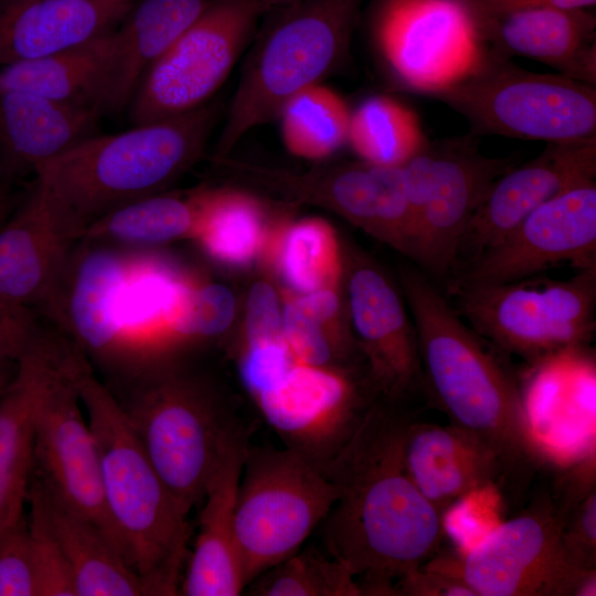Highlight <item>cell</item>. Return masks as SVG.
<instances>
[{
	"mask_svg": "<svg viewBox=\"0 0 596 596\" xmlns=\"http://www.w3.org/2000/svg\"><path fill=\"white\" fill-rule=\"evenodd\" d=\"M409 422L387 400L372 402L324 468L338 491L321 523L324 550L354 576L361 595H394V583L430 560L444 539L443 514L405 468Z\"/></svg>",
	"mask_w": 596,
	"mask_h": 596,
	"instance_id": "obj_1",
	"label": "cell"
},
{
	"mask_svg": "<svg viewBox=\"0 0 596 596\" xmlns=\"http://www.w3.org/2000/svg\"><path fill=\"white\" fill-rule=\"evenodd\" d=\"M402 283L416 329L423 386L451 424L498 449L507 481L526 480L543 456L502 351L468 326L423 273L406 269Z\"/></svg>",
	"mask_w": 596,
	"mask_h": 596,
	"instance_id": "obj_2",
	"label": "cell"
},
{
	"mask_svg": "<svg viewBox=\"0 0 596 596\" xmlns=\"http://www.w3.org/2000/svg\"><path fill=\"white\" fill-rule=\"evenodd\" d=\"M74 379L96 441L103 497L124 558L148 595H179L189 555L188 515L83 352Z\"/></svg>",
	"mask_w": 596,
	"mask_h": 596,
	"instance_id": "obj_3",
	"label": "cell"
},
{
	"mask_svg": "<svg viewBox=\"0 0 596 596\" xmlns=\"http://www.w3.org/2000/svg\"><path fill=\"white\" fill-rule=\"evenodd\" d=\"M216 104L111 135H92L42 167L40 179L85 230L105 214L161 190L202 155Z\"/></svg>",
	"mask_w": 596,
	"mask_h": 596,
	"instance_id": "obj_4",
	"label": "cell"
},
{
	"mask_svg": "<svg viewBox=\"0 0 596 596\" xmlns=\"http://www.w3.org/2000/svg\"><path fill=\"white\" fill-rule=\"evenodd\" d=\"M110 390L185 515L201 504L223 446L238 425L213 391L169 360L114 377Z\"/></svg>",
	"mask_w": 596,
	"mask_h": 596,
	"instance_id": "obj_5",
	"label": "cell"
},
{
	"mask_svg": "<svg viewBox=\"0 0 596 596\" xmlns=\"http://www.w3.org/2000/svg\"><path fill=\"white\" fill-rule=\"evenodd\" d=\"M361 1L298 0L280 7L245 61L219 136V157L342 65Z\"/></svg>",
	"mask_w": 596,
	"mask_h": 596,
	"instance_id": "obj_6",
	"label": "cell"
},
{
	"mask_svg": "<svg viewBox=\"0 0 596 596\" xmlns=\"http://www.w3.org/2000/svg\"><path fill=\"white\" fill-rule=\"evenodd\" d=\"M23 349L34 380L32 476L95 524L124 558L103 497L96 441L74 379L82 350L61 328L42 319L33 323Z\"/></svg>",
	"mask_w": 596,
	"mask_h": 596,
	"instance_id": "obj_7",
	"label": "cell"
},
{
	"mask_svg": "<svg viewBox=\"0 0 596 596\" xmlns=\"http://www.w3.org/2000/svg\"><path fill=\"white\" fill-rule=\"evenodd\" d=\"M477 134L571 142L596 138V85L535 73L485 49L464 77L430 95Z\"/></svg>",
	"mask_w": 596,
	"mask_h": 596,
	"instance_id": "obj_8",
	"label": "cell"
},
{
	"mask_svg": "<svg viewBox=\"0 0 596 596\" xmlns=\"http://www.w3.org/2000/svg\"><path fill=\"white\" fill-rule=\"evenodd\" d=\"M457 312L488 342L538 364L583 348L595 331L596 266L570 279L453 284Z\"/></svg>",
	"mask_w": 596,
	"mask_h": 596,
	"instance_id": "obj_9",
	"label": "cell"
},
{
	"mask_svg": "<svg viewBox=\"0 0 596 596\" xmlns=\"http://www.w3.org/2000/svg\"><path fill=\"white\" fill-rule=\"evenodd\" d=\"M565 514L553 494H538L470 549L438 551L422 566L457 577L475 596H595L596 571H577L563 552Z\"/></svg>",
	"mask_w": 596,
	"mask_h": 596,
	"instance_id": "obj_10",
	"label": "cell"
},
{
	"mask_svg": "<svg viewBox=\"0 0 596 596\" xmlns=\"http://www.w3.org/2000/svg\"><path fill=\"white\" fill-rule=\"evenodd\" d=\"M324 470L285 447H248L236 501L235 535L246 586L299 551L337 498Z\"/></svg>",
	"mask_w": 596,
	"mask_h": 596,
	"instance_id": "obj_11",
	"label": "cell"
},
{
	"mask_svg": "<svg viewBox=\"0 0 596 596\" xmlns=\"http://www.w3.org/2000/svg\"><path fill=\"white\" fill-rule=\"evenodd\" d=\"M269 9L264 0H213L145 73L127 107L130 124L171 118L207 104Z\"/></svg>",
	"mask_w": 596,
	"mask_h": 596,
	"instance_id": "obj_12",
	"label": "cell"
},
{
	"mask_svg": "<svg viewBox=\"0 0 596 596\" xmlns=\"http://www.w3.org/2000/svg\"><path fill=\"white\" fill-rule=\"evenodd\" d=\"M83 235L68 207L34 178L22 204L0 226V316L53 322Z\"/></svg>",
	"mask_w": 596,
	"mask_h": 596,
	"instance_id": "obj_13",
	"label": "cell"
},
{
	"mask_svg": "<svg viewBox=\"0 0 596 596\" xmlns=\"http://www.w3.org/2000/svg\"><path fill=\"white\" fill-rule=\"evenodd\" d=\"M376 40L396 78L426 95L464 77L485 52L465 0L382 2Z\"/></svg>",
	"mask_w": 596,
	"mask_h": 596,
	"instance_id": "obj_14",
	"label": "cell"
},
{
	"mask_svg": "<svg viewBox=\"0 0 596 596\" xmlns=\"http://www.w3.org/2000/svg\"><path fill=\"white\" fill-rule=\"evenodd\" d=\"M562 263L596 266V181L562 191L531 212L493 246L459 266L453 284H502Z\"/></svg>",
	"mask_w": 596,
	"mask_h": 596,
	"instance_id": "obj_15",
	"label": "cell"
},
{
	"mask_svg": "<svg viewBox=\"0 0 596 596\" xmlns=\"http://www.w3.org/2000/svg\"><path fill=\"white\" fill-rule=\"evenodd\" d=\"M434 147L435 161L409 256L422 269L446 276L456 269L459 241L491 184L517 163L512 157L481 153L477 135L441 140Z\"/></svg>",
	"mask_w": 596,
	"mask_h": 596,
	"instance_id": "obj_16",
	"label": "cell"
},
{
	"mask_svg": "<svg viewBox=\"0 0 596 596\" xmlns=\"http://www.w3.org/2000/svg\"><path fill=\"white\" fill-rule=\"evenodd\" d=\"M595 175L596 138L551 142L533 159L515 164L491 184L468 222L456 269L501 241L540 205Z\"/></svg>",
	"mask_w": 596,
	"mask_h": 596,
	"instance_id": "obj_17",
	"label": "cell"
},
{
	"mask_svg": "<svg viewBox=\"0 0 596 596\" xmlns=\"http://www.w3.org/2000/svg\"><path fill=\"white\" fill-rule=\"evenodd\" d=\"M348 292L352 323L375 391L396 402L423 386L416 329L389 278L371 262L358 258Z\"/></svg>",
	"mask_w": 596,
	"mask_h": 596,
	"instance_id": "obj_18",
	"label": "cell"
},
{
	"mask_svg": "<svg viewBox=\"0 0 596 596\" xmlns=\"http://www.w3.org/2000/svg\"><path fill=\"white\" fill-rule=\"evenodd\" d=\"M248 443L237 425L226 439L201 502L199 531L179 595L237 596L246 587L235 535L238 486Z\"/></svg>",
	"mask_w": 596,
	"mask_h": 596,
	"instance_id": "obj_19",
	"label": "cell"
},
{
	"mask_svg": "<svg viewBox=\"0 0 596 596\" xmlns=\"http://www.w3.org/2000/svg\"><path fill=\"white\" fill-rule=\"evenodd\" d=\"M472 18L488 51L536 60L596 85V18L586 9L536 8Z\"/></svg>",
	"mask_w": 596,
	"mask_h": 596,
	"instance_id": "obj_20",
	"label": "cell"
},
{
	"mask_svg": "<svg viewBox=\"0 0 596 596\" xmlns=\"http://www.w3.org/2000/svg\"><path fill=\"white\" fill-rule=\"evenodd\" d=\"M407 473L443 515L467 494L507 481L504 461L483 437L461 426L409 422L403 439Z\"/></svg>",
	"mask_w": 596,
	"mask_h": 596,
	"instance_id": "obj_21",
	"label": "cell"
},
{
	"mask_svg": "<svg viewBox=\"0 0 596 596\" xmlns=\"http://www.w3.org/2000/svg\"><path fill=\"white\" fill-rule=\"evenodd\" d=\"M94 106L24 92L0 93V181L32 173L95 134Z\"/></svg>",
	"mask_w": 596,
	"mask_h": 596,
	"instance_id": "obj_22",
	"label": "cell"
},
{
	"mask_svg": "<svg viewBox=\"0 0 596 596\" xmlns=\"http://www.w3.org/2000/svg\"><path fill=\"white\" fill-rule=\"evenodd\" d=\"M213 0H142L113 30L111 52L99 109H127L148 68L203 13Z\"/></svg>",
	"mask_w": 596,
	"mask_h": 596,
	"instance_id": "obj_23",
	"label": "cell"
},
{
	"mask_svg": "<svg viewBox=\"0 0 596 596\" xmlns=\"http://www.w3.org/2000/svg\"><path fill=\"white\" fill-rule=\"evenodd\" d=\"M124 17L104 0H0V68L76 46Z\"/></svg>",
	"mask_w": 596,
	"mask_h": 596,
	"instance_id": "obj_24",
	"label": "cell"
},
{
	"mask_svg": "<svg viewBox=\"0 0 596 596\" xmlns=\"http://www.w3.org/2000/svg\"><path fill=\"white\" fill-rule=\"evenodd\" d=\"M41 510L72 570L77 596H143L139 576L102 531L31 475L28 500Z\"/></svg>",
	"mask_w": 596,
	"mask_h": 596,
	"instance_id": "obj_25",
	"label": "cell"
},
{
	"mask_svg": "<svg viewBox=\"0 0 596 596\" xmlns=\"http://www.w3.org/2000/svg\"><path fill=\"white\" fill-rule=\"evenodd\" d=\"M111 43L113 29L51 55L7 65L0 68V93L24 92L100 111Z\"/></svg>",
	"mask_w": 596,
	"mask_h": 596,
	"instance_id": "obj_26",
	"label": "cell"
},
{
	"mask_svg": "<svg viewBox=\"0 0 596 596\" xmlns=\"http://www.w3.org/2000/svg\"><path fill=\"white\" fill-rule=\"evenodd\" d=\"M206 189L156 193L120 206L87 226L82 241L139 249L193 236Z\"/></svg>",
	"mask_w": 596,
	"mask_h": 596,
	"instance_id": "obj_27",
	"label": "cell"
},
{
	"mask_svg": "<svg viewBox=\"0 0 596 596\" xmlns=\"http://www.w3.org/2000/svg\"><path fill=\"white\" fill-rule=\"evenodd\" d=\"M17 361L15 376L0 398V535L25 517L33 469V370L24 350Z\"/></svg>",
	"mask_w": 596,
	"mask_h": 596,
	"instance_id": "obj_28",
	"label": "cell"
},
{
	"mask_svg": "<svg viewBox=\"0 0 596 596\" xmlns=\"http://www.w3.org/2000/svg\"><path fill=\"white\" fill-rule=\"evenodd\" d=\"M347 143L364 162L402 167L428 140L412 109L392 97L376 95L351 111Z\"/></svg>",
	"mask_w": 596,
	"mask_h": 596,
	"instance_id": "obj_29",
	"label": "cell"
},
{
	"mask_svg": "<svg viewBox=\"0 0 596 596\" xmlns=\"http://www.w3.org/2000/svg\"><path fill=\"white\" fill-rule=\"evenodd\" d=\"M350 116L343 97L322 82L291 97L277 119L281 140L290 153L319 160L347 143Z\"/></svg>",
	"mask_w": 596,
	"mask_h": 596,
	"instance_id": "obj_30",
	"label": "cell"
},
{
	"mask_svg": "<svg viewBox=\"0 0 596 596\" xmlns=\"http://www.w3.org/2000/svg\"><path fill=\"white\" fill-rule=\"evenodd\" d=\"M264 234L263 209L234 190L206 189L193 237L213 257L230 264L253 258Z\"/></svg>",
	"mask_w": 596,
	"mask_h": 596,
	"instance_id": "obj_31",
	"label": "cell"
},
{
	"mask_svg": "<svg viewBox=\"0 0 596 596\" xmlns=\"http://www.w3.org/2000/svg\"><path fill=\"white\" fill-rule=\"evenodd\" d=\"M244 592L254 596H361L348 568L326 550H299L255 577Z\"/></svg>",
	"mask_w": 596,
	"mask_h": 596,
	"instance_id": "obj_32",
	"label": "cell"
},
{
	"mask_svg": "<svg viewBox=\"0 0 596 596\" xmlns=\"http://www.w3.org/2000/svg\"><path fill=\"white\" fill-rule=\"evenodd\" d=\"M279 262L288 283L304 294L336 288L340 258L332 227L320 219L291 225L280 244Z\"/></svg>",
	"mask_w": 596,
	"mask_h": 596,
	"instance_id": "obj_33",
	"label": "cell"
},
{
	"mask_svg": "<svg viewBox=\"0 0 596 596\" xmlns=\"http://www.w3.org/2000/svg\"><path fill=\"white\" fill-rule=\"evenodd\" d=\"M323 322L289 298L283 317V336L297 360L316 365L333 366L348 349L345 339L326 330Z\"/></svg>",
	"mask_w": 596,
	"mask_h": 596,
	"instance_id": "obj_34",
	"label": "cell"
},
{
	"mask_svg": "<svg viewBox=\"0 0 596 596\" xmlns=\"http://www.w3.org/2000/svg\"><path fill=\"white\" fill-rule=\"evenodd\" d=\"M28 528L38 572L40 596H77L72 570L41 510L31 501Z\"/></svg>",
	"mask_w": 596,
	"mask_h": 596,
	"instance_id": "obj_35",
	"label": "cell"
},
{
	"mask_svg": "<svg viewBox=\"0 0 596 596\" xmlns=\"http://www.w3.org/2000/svg\"><path fill=\"white\" fill-rule=\"evenodd\" d=\"M0 596H40L25 517L0 535Z\"/></svg>",
	"mask_w": 596,
	"mask_h": 596,
	"instance_id": "obj_36",
	"label": "cell"
},
{
	"mask_svg": "<svg viewBox=\"0 0 596 596\" xmlns=\"http://www.w3.org/2000/svg\"><path fill=\"white\" fill-rule=\"evenodd\" d=\"M235 300L221 284H194L185 319L187 339H204L224 332L233 320Z\"/></svg>",
	"mask_w": 596,
	"mask_h": 596,
	"instance_id": "obj_37",
	"label": "cell"
},
{
	"mask_svg": "<svg viewBox=\"0 0 596 596\" xmlns=\"http://www.w3.org/2000/svg\"><path fill=\"white\" fill-rule=\"evenodd\" d=\"M567 562L577 571H596V488L567 510L561 529Z\"/></svg>",
	"mask_w": 596,
	"mask_h": 596,
	"instance_id": "obj_38",
	"label": "cell"
},
{
	"mask_svg": "<svg viewBox=\"0 0 596 596\" xmlns=\"http://www.w3.org/2000/svg\"><path fill=\"white\" fill-rule=\"evenodd\" d=\"M283 319L274 288L256 283L248 295L246 307V341L283 340Z\"/></svg>",
	"mask_w": 596,
	"mask_h": 596,
	"instance_id": "obj_39",
	"label": "cell"
},
{
	"mask_svg": "<svg viewBox=\"0 0 596 596\" xmlns=\"http://www.w3.org/2000/svg\"><path fill=\"white\" fill-rule=\"evenodd\" d=\"M393 589L400 596H475L457 577L424 566L400 577Z\"/></svg>",
	"mask_w": 596,
	"mask_h": 596,
	"instance_id": "obj_40",
	"label": "cell"
},
{
	"mask_svg": "<svg viewBox=\"0 0 596 596\" xmlns=\"http://www.w3.org/2000/svg\"><path fill=\"white\" fill-rule=\"evenodd\" d=\"M472 14H498L536 8L587 9L596 0H465Z\"/></svg>",
	"mask_w": 596,
	"mask_h": 596,
	"instance_id": "obj_41",
	"label": "cell"
},
{
	"mask_svg": "<svg viewBox=\"0 0 596 596\" xmlns=\"http://www.w3.org/2000/svg\"><path fill=\"white\" fill-rule=\"evenodd\" d=\"M35 320L23 321L0 316V358H19Z\"/></svg>",
	"mask_w": 596,
	"mask_h": 596,
	"instance_id": "obj_42",
	"label": "cell"
},
{
	"mask_svg": "<svg viewBox=\"0 0 596 596\" xmlns=\"http://www.w3.org/2000/svg\"><path fill=\"white\" fill-rule=\"evenodd\" d=\"M18 369V361L0 358V398L12 383Z\"/></svg>",
	"mask_w": 596,
	"mask_h": 596,
	"instance_id": "obj_43",
	"label": "cell"
},
{
	"mask_svg": "<svg viewBox=\"0 0 596 596\" xmlns=\"http://www.w3.org/2000/svg\"><path fill=\"white\" fill-rule=\"evenodd\" d=\"M110 4L119 9H129L136 0H106Z\"/></svg>",
	"mask_w": 596,
	"mask_h": 596,
	"instance_id": "obj_44",
	"label": "cell"
},
{
	"mask_svg": "<svg viewBox=\"0 0 596 596\" xmlns=\"http://www.w3.org/2000/svg\"><path fill=\"white\" fill-rule=\"evenodd\" d=\"M269 7L272 6H285V4H288V3H291V2H295V1H298V0H264Z\"/></svg>",
	"mask_w": 596,
	"mask_h": 596,
	"instance_id": "obj_45",
	"label": "cell"
},
{
	"mask_svg": "<svg viewBox=\"0 0 596 596\" xmlns=\"http://www.w3.org/2000/svg\"><path fill=\"white\" fill-rule=\"evenodd\" d=\"M4 221H2V195L0 193V226Z\"/></svg>",
	"mask_w": 596,
	"mask_h": 596,
	"instance_id": "obj_46",
	"label": "cell"
},
{
	"mask_svg": "<svg viewBox=\"0 0 596 596\" xmlns=\"http://www.w3.org/2000/svg\"><path fill=\"white\" fill-rule=\"evenodd\" d=\"M386 1H391V0H382V2H386Z\"/></svg>",
	"mask_w": 596,
	"mask_h": 596,
	"instance_id": "obj_47",
	"label": "cell"
},
{
	"mask_svg": "<svg viewBox=\"0 0 596 596\" xmlns=\"http://www.w3.org/2000/svg\"><path fill=\"white\" fill-rule=\"evenodd\" d=\"M0 185H1V181H0ZM0 193H1V191H0Z\"/></svg>",
	"mask_w": 596,
	"mask_h": 596,
	"instance_id": "obj_48",
	"label": "cell"
}]
</instances>
